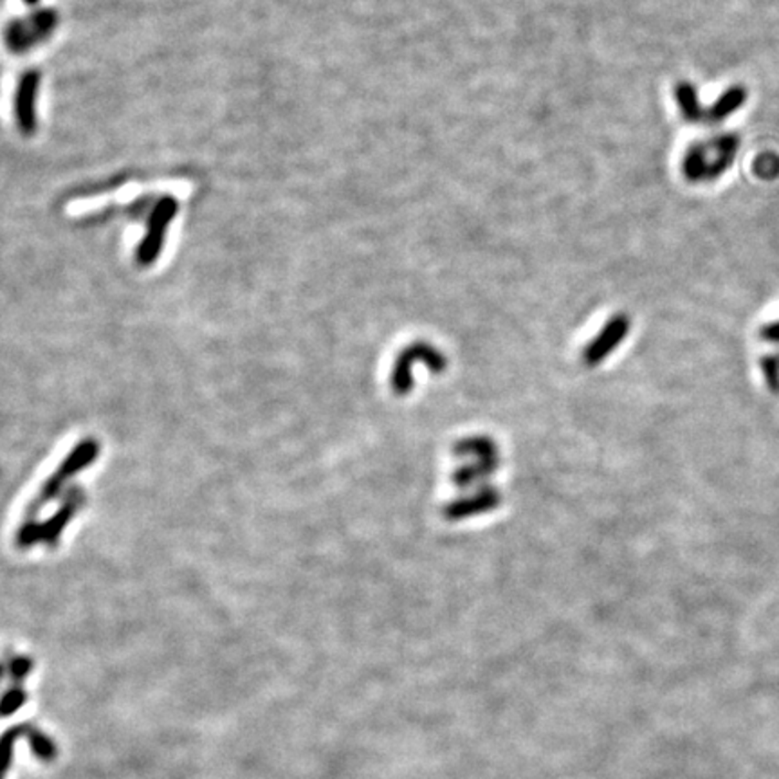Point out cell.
<instances>
[{"label":"cell","mask_w":779,"mask_h":779,"mask_svg":"<svg viewBox=\"0 0 779 779\" xmlns=\"http://www.w3.org/2000/svg\"><path fill=\"white\" fill-rule=\"evenodd\" d=\"M27 734V725H16L7 729L2 736H0V779L5 778L11 762H13V751H15V743L20 738H26Z\"/></svg>","instance_id":"9c48e42d"},{"label":"cell","mask_w":779,"mask_h":779,"mask_svg":"<svg viewBox=\"0 0 779 779\" xmlns=\"http://www.w3.org/2000/svg\"><path fill=\"white\" fill-rule=\"evenodd\" d=\"M767 336L769 337H778L779 339V324L773 325L771 328H769V332H767Z\"/></svg>","instance_id":"4fadbf2b"},{"label":"cell","mask_w":779,"mask_h":779,"mask_svg":"<svg viewBox=\"0 0 779 779\" xmlns=\"http://www.w3.org/2000/svg\"><path fill=\"white\" fill-rule=\"evenodd\" d=\"M675 96H677V103L682 111V116L689 122V123H704V114L706 109H702L700 101H699V94L697 89L688 83L682 81L675 87Z\"/></svg>","instance_id":"ba28073f"},{"label":"cell","mask_w":779,"mask_h":779,"mask_svg":"<svg viewBox=\"0 0 779 779\" xmlns=\"http://www.w3.org/2000/svg\"><path fill=\"white\" fill-rule=\"evenodd\" d=\"M31 667H33L31 660H27V658H16V660L11 662V675H13V678L22 680L26 675H29Z\"/></svg>","instance_id":"7c38bea8"},{"label":"cell","mask_w":779,"mask_h":779,"mask_svg":"<svg viewBox=\"0 0 779 779\" xmlns=\"http://www.w3.org/2000/svg\"><path fill=\"white\" fill-rule=\"evenodd\" d=\"M59 15L53 9L33 13L27 20H13L4 33L5 46L11 53H24L46 40L57 27Z\"/></svg>","instance_id":"7a4b0ae2"},{"label":"cell","mask_w":779,"mask_h":779,"mask_svg":"<svg viewBox=\"0 0 779 779\" xmlns=\"http://www.w3.org/2000/svg\"><path fill=\"white\" fill-rule=\"evenodd\" d=\"M496 504H498V493L495 489H484L482 493H478L476 496H473L469 500L454 502V506L446 511V517L456 519L480 515V513H486V511L496 507Z\"/></svg>","instance_id":"52a82bcc"},{"label":"cell","mask_w":779,"mask_h":779,"mask_svg":"<svg viewBox=\"0 0 779 779\" xmlns=\"http://www.w3.org/2000/svg\"><path fill=\"white\" fill-rule=\"evenodd\" d=\"M745 100H747V92H745V89H743L742 85L731 87L729 91H725V92H723V94H721V96L714 101L713 105H711L710 109H706L704 123H708V125H714V123H720V122L727 120L732 112H736V111H740V109L743 107Z\"/></svg>","instance_id":"8992f818"},{"label":"cell","mask_w":779,"mask_h":779,"mask_svg":"<svg viewBox=\"0 0 779 779\" xmlns=\"http://www.w3.org/2000/svg\"><path fill=\"white\" fill-rule=\"evenodd\" d=\"M40 85V72L27 70L16 89L15 98V116L16 125L24 135H33L37 130V92Z\"/></svg>","instance_id":"277c9868"},{"label":"cell","mask_w":779,"mask_h":779,"mask_svg":"<svg viewBox=\"0 0 779 779\" xmlns=\"http://www.w3.org/2000/svg\"><path fill=\"white\" fill-rule=\"evenodd\" d=\"M24 2H26V4H37L38 0H24Z\"/></svg>","instance_id":"5bb4252c"},{"label":"cell","mask_w":779,"mask_h":779,"mask_svg":"<svg viewBox=\"0 0 779 779\" xmlns=\"http://www.w3.org/2000/svg\"><path fill=\"white\" fill-rule=\"evenodd\" d=\"M626 330H628V322H626V318H624V316H617L612 324L608 325V326L603 330V334L595 339V343L588 347L586 356H584L586 363H588V365H597V363H601V359H603L604 356H608V354L615 348V345H617V343H619V341L626 336Z\"/></svg>","instance_id":"5b68a950"},{"label":"cell","mask_w":779,"mask_h":779,"mask_svg":"<svg viewBox=\"0 0 779 779\" xmlns=\"http://www.w3.org/2000/svg\"><path fill=\"white\" fill-rule=\"evenodd\" d=\"M738 154V137L727 133L708 143H695L684 157V174L689 181H714L732 165Z\"/></svg>","instance_id":"6da1fadb"},{"label":"cell","mask_w":779,"mask_h":779,"mask_svg":"<svg viewBox=\"0 0 779 779\" xmlns=\"http://www.w3.org/2000/svg\"><path fill=\"white\" fill-rule=\"evenodd\" d=\"M26 740L29 742L31 751H33V754H35L38 760H42V762H53V760L57 758L59 749H57L55 742H53V740H51L46 732L38 731L37 727L27 725Z\"/></svg>","instance_id":"30bf717a"},{"label":"cell","mask_w":779,"mask_h":779,"mask_svg":"<svg viewBox=\"0 0 779 779\" xmlns=\"http://www.w3.org/2000/svg\"><path fill=\"white\" fill-rule=\"evenodd\" d=\"M0 677H2V666H0Z\"/></svg>","instance_id":"9a60e30c"},{"label":"cell","mask_w":779,"mask_h":779,"mask_svg":"<svg viewBox=\"0 0 779 779\" xmlns=\"http://www.w3.org/2000/svg\"><path fill=\"white\" fill-rule=\"evenodd\" d=\"M177 208H179L177 200L172 198V197H163L155 204V208H154V211L148 219V233H146V237L143 239V242L139 244V250H137V261L141 265L152 263L161 253L163 244H165V237H166V229H168L170 222L174 220Z\"/></svg>","instance_id":"3957f363"},{"label":"cell","mask_w":779,"mask_h":779,"mask_svg":"<svg viewBox=\"0 0 779 779\" xmlns=\"http://www.w3.org/2000/svg\"><path fill=\"white\" fill-rule=\"evenodd\" d=\"M27 702V695L22 688L7 689L0 699V716H11L16 713Z\"/></svg>","instance_id":"8fae6325"}]
</instances>
